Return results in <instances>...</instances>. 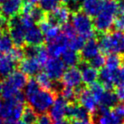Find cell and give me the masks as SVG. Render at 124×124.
I'll return each instance as SVG.
<instances>
[{
	"instance_id": "30bf717a",
	"label": "cell",
	"mask_w": 124,
	"mask_h": 124,
	"mask_svg": "<svg viewBox=\"0 0 124 124\" xmlns=\"http://www.w3.org/2000/svg\"><path fill=\"white\" fill-rule=\"evenodd\" d=\"M67 48H69V38L61 33L54 41L48 43L46 49L51 57H60Z\"/></svg>"
},
{
	"instance_id": "8992f818",
	"label": "cell",
	"mask_w": 124,
	"mask_h": 124,
	"mask_svg": "<svg viewBox=\"0 0 124 124\" xmlns=\"http://www.w3.org/2000/svg\"><path fill=\"white\" fill-rule=\"evenodd\" d=\"M23 101H20L16 98H12L2 104L0 110V117L4 119L8 124H16L20 121L23 115L24 106Z\"/></svg>"
},
{
	"instance_id": "3957f363",
	"label": "cell",
	"mask_w": 124,
	"mask_h": 124,
	"mask_svg": "<svg viewBox=\"0 0 124 124\" xmlns=\"http://www.w3.org/2000/svg\"><path fill=\"white\" fill-rule=\"evenodd\" d=\"M27 78L22 71H14L2 83V93L5 100L14 98L21 90L24 89L27 83Z\"/></svg>"
},
{
	"instance_id": "91938a15",
	"label": "cell",
	"mask_w": 124,
	"mask_h": 124,
	"mask_svg": "<svg viewBox=\"0 0 124 124\" xmlns=\"http://www.w3.org/2000/svg\"><path fill=\"white\" fill-rule=\"evenodd\" d=\"M2 102H1V101H0V110H1V108H2Z\"/></svg>"
},
{
	"instance_id": "e7e4bbea",
	"label": "cell",
	"mask_w": 124,
	"mask_h": 124,
	"mask_svg": "<svg viewBox=\"0 0 124 124\" xmlns=\"http://www.w3.org/2000/svg\"><path fill=\"white\" fill-rule=\"evenodd\" d=\"M104 1H105V0H104Z\"/></svg>"
},
{
	"instance_id": "2e32d148",
	"label": "cell",
	"mask_w": 124,
	"mask_h": 124,
	"mask_svg": "<svg viewBox=\"0 0 124 124\" xmlns=\"http://www.w3.org/2000/svg\"><path fill=\"white\" fill-rule=\"evenodd\" d=\"M42 64L35 57H25L20 61V70L25 75H37L41 71Z\"/></svg>"
},
{
	"instance_id": "d590c367",
	"label": "cell",
	"mask_w": 124,
	"mask_h": 124,
	"mask_svg": "<svg viewBox=\"0 0 124 124\" xmlns=\"http://www.w3.org/2000/svg\"><path fill=\"white\" fill-rule=\"evenodd\" d=\"M29 16L35 21V23H40L41 21H43L45 18V11L40 7H36V6H34L33 9L29 13Z\"/></svg>"
},
{
	"instance_id": "74e56055",
	"label": "cell",
	"mask_w": 124,
	"mask_h": 124,
	"mask_svg": "<svg viewBox=\"0 0 124 124\" xmlns=\"http://www.w3.org/2000/svg\"><path fill=\"white\" fill-rule=\"evenodd\" d=\"M114 82L117 87L124 86V64H121L114 72Z\"/></svg>"
},
{
	"instance_id": "be15d7a7",
	"label": "cell",
	"mask_w": 124,
	"mask_h": 124,
	"mask_svg": "<svg viewBox=\"0 0 124 124\" xmlns=\"http://www.w3.org/2000/svg\"><path fill=\"white\" fill-rule=\"evenodd\" d=\"M24 1H29V0H24Z\"/></svg>"
},
{
	"instance_id": "5b68a950",
	"label": "cell",
	"mask_w": 124,
	"mask_h": 124,
	"mask_svg": "<svg viewBox=\"0 0 124 124\" xmlns=\"http://www.w3.org/2000/svg\"><path fill=\"white\" fill-rule=\"evenodd\" d=\"M29 106L37 113H45L51 108L55 100L54 93L52 91L39 89L30 96L26 97Z\"/></svg>"
},
{
	"instance_id": "680465c9",
	"label": "cell",
	"mask_w": 124,
	"mask_h": 124,
	"mask_svg": "<svg viewBox=\"0 0 124 124\" xmlns=\"http://www.w3.org/2000/svg\"><path fill=\"white\" fill-rule=\"evenodd\" d=\"M1 93H2V83H0V95H1Z\"/></svg>"
},
{
	"instance_id": "4316f807",
	"label": "cell",
	"mask_w": 124,
	"mask_h": 124,
	"mask_svg": "<svg viewBox=\"0 0 124 124\" xmlns=\"http://www.w3.org/2000/svg\"><path fill=\"white\" fill-rule=\"evenodd\" d=\"M36 76H37L36 77V82L38 83L39 86L43 88L44 90L54 92L55 84L54 81H53L45 72H39Z\"/></svg>"
},
{
	"instance_id": "7dc6e473",
	"label": "cell",
	"mask_w": 124,
	"mask_h": 124,
	"mask_svg": "<svg viewBox=\"0 0 124 124\" xmlns=\"http://www.w3.org/2000/svg\"><path fill=\"white\" fill-rule=\"evenodd\" d=\"M116 95L119 101L124 102V86H119L116 90Z\"/></svg>"
},
{
	"instance_id": "cb8c5ba5",
	"label": "cell",
	"mask_w": 124,
	"mask_h": 124,
	"mask_svg": "<svg viewBox=\"0 0 124 124\" xmlns=\"http://www.w3.org/2000/svg\"><path fill=\"white\" fill-rule=\"evenodd\" d=\"M114 72L109 70L108 68H101V72H99L98 78L100 80V83L102 84V86L107 90H111L115 85L114 82Z\"/></svg>"
},
{
	"instance_id": "9f6ffc18",
	"label": "cell",
	"mask_w": 124,
	"mask_h": 124,
	"mask_svg": "<svg viewBox=\"0 0 124 124\" xmlns=\"http://www.w3.org/2000/svg\"><path fill=\"white\" fill-rule=\"evenodd\" d=\"M59 1H61V2H62V3L64 4H68L70 2V0H59Z\"/></svg>"
},
{
	"instance_id": "ab89813d",
	"label": "cell",
	"mask_w": 124,
	"mask_h": 124,
	"mask_svg": "<svg viewBox=\"0 0 124 124\" xmlns=\"http://www.w3.org/2000/svg\"><path fill=\"white\" fill-rule=\"evenodd\" d=\"M8 54L10 55L11 57L14 59L15 61H16V62L22 61L24 58V49H22L21 47H17V46L16 47H13L12 50L8 53Z\"/></svg>"
},
{
	"instance_id": "c3c4849f",
	"label": "cell",
	"mask_w": 124,
	"mask_h": 124,
	"mask_svg": "<svg viewBox=\"0 0 124 124\" xmlns=\"http://www.w3.org/2000/svg\"><path fill=\"white\" fill-rule=\"evenodd\" d=\"M7 25H8V20H7V18L6 16H4L3 15H1L0 16V27L4 30L6 27H7Z\"/></svg>"
},
{
	"instance_id": "e575fe53",
	"label": "cell",
	"mask_w": 124,
	"mask_h": 124,
	"mask_svg": "<svg viewBox=\"0 0 124 124\" xmlns=\"http://www.w3.org/2000/svg\"><path fill=\"white\" fill-rule=\"evenodd\" d=\"M39 7L45 12H52L59 7V0H39Z\"/></svg>"
},
{
	"instance_id": "ba28073f",
	"label": "cell",
	"mask_w": 124,
	"mask_h": 124,
	"mask_svg": "<svg viewBox=\"0 0 124 124\" xmlns=\"http://www.w3.org/2000/svg\"><path fill=\"white\" fill-rule=\"evenodd\" d=\"M65 64L59 57H51L45 63V72L54 82L62 79L65 72Z\"/></svg>"
},
{
	"instance_id": "f546056e",
	"label": "cell",
	"mask_w": 124,
	"mask_h": 124,
	"mask_svg": "<svg viewBox=\"0 0 124 124\" xmlns=\"http://www.w3.org/2000/svg\"><path fill=\"white\" fill-rule=\"evenodd\" d=\"M37 112L34 110L30 106L25 107L22 115V121H25L28 124H35L37 121Z\"/></svg>"
},
{
	"instance_id": "681fc988",
	"label": "cell",
	"mask_w": 124,
	"mask_h": 124,
	"mask_svg": "<svg viewBox=\"0 0 124 124\" xmlns=\"http://www.w3.org/2000/svg\"><path fill=\"white\" fill-rule=\"evenodd\" d=\"M53 124H72L70 122L69 120H65V119H62V120H59V121H56Z\"/></svg>"
},
{
	"instance_id": "ffe728a7",
	"label": "cell",
	"mask_w": 124,
	"mask_h": 124,
	"mask_svg": "<svg viewBox=\"0 0 124 124\" xmlns=\"http://www.w3.org/2000/svg\"><path fill=\"white\" fill-rule=\"evenodd\" d=\"M16 62L8 54L0 55V78H7L16 69Z\"/></svg>"
},
{
	"instance_id": "836d02e7",
	"label": "cell",
	"mask_w": 124,
	"mask_h": 124,
	"mask_svg": "<svg viewBox=\"0 0 124 124\" xmlns=\"http://www.w3.org/2000/svg\"><path fill=\"white\" fill-rule=\"evenodd\" d=\"M89 89H90V91H91V93H93V95L96 98L97 101H98V102H99L101 96L103 95L104 92H105V88L102 86L101 83L95 82V83H92V84L90 85Z\"/></svg>"
},
{
	"instance_id": "52a82bcc",
	"label": "cell",
	"mask_w": 124,
	"mask_h": 124,
	"mask_svg": "<svg viewBox=\"0 0 124 124\" xmlns=\"http://www.w3.org/2000/svg\"><path fill=\"white\" fill-rule=\"evenodd\" d=\"M7 28L9 30V35L12 38L16 46L21 47L25 43L24 37L26 31V28L24 27V25L21 21V16H16L11 17L8 20Z\"/></svg>"
},
{
	"instance_id": "9a60e30c",
	"label": "cell",
	"mask_w": 124,
	"mask_h": 124,
	"mask_svg": "<svg viewBox=\"0 0 124 124\" xmlns=\"http://www.w3.org/2000/svg\"><path fill=\"white\" fill-rule=\"evenodd\" d=\"M66 116L69 120H72V121H90L91 120L89 111H87L83 106L76 103L68 104Z\"/></svg>"
},
{
	"instance_id": "e0dca14e",
	"label": "cell",
	"mask_w": 124,
	"mask_h": 124,
	"mask_svg": "<svg viewBox=\"0 0 124 124\" xmlns=\"http://www.w3.org/2000/svg\"><path fill=\"white\" fill-rule=\"evenodd\" d=\"M100 51L101 49L99 46V43L96 39L94 38L88 39V41L85 42L83 49L81 50V58L83 60V62L90 61L91 59L99 54Z\"/></svg>"
},
{
	"instance_id": "484cf974",
	"label": "cell",
	"mask_w": 124,
	"mask_h": 124,
	"mask_svg": "<svg viewBox=\"0 0 124 124\" xmlns=\"http://www.w3.org/2000/svg\"><path fill=\"white\" fill-rule=\"evenodd\" d=\"M118 101L119 100H118L116 93L111 92L110 90H107V91L104 92L103 95L101 98L99 104H100L101 106H103L108 108V109H110V108H113L118 103Z\"/></svg>"
},
{
	"instance_id": "5bb4252c",
	"label": "cell",
	"mask_w": 124,
	"mask_h": 124,
	"mask_svg": "<svg viewBox=\"0 0 124 124\" xmlns=\"http://www.w3.org/2000/svg\"><path fill=\"white\" fill-rule=\"evenodd\" d=\"M68 101L63 99L62 96L55 98L54 101L51 108L49 109V115L52 118L53 121H59L64 119L66 116L67 107H68Z\"/></svg>"
},
{
	"instance_id": "d4e9b609",
	"label": "cell",
	"mask_w": 124,
	"mask_h": 124,
	"mask_svg": "<svg viewBox=\"0 0 124 124\" xmlns=\"http://www.w3.org/2000/svg\"><path fill=\"white\" fill-rule=\"evenodd\" d=\"M61 56H62V61L63 62V63L68 67H76V65H78L81 62V58H80L81 56L76 51L71 48L66 49Z\"/></svg>"
},
{
	"instance_id": "f907efd6",
	"label": "cell",
	"mask_w": 124,
	"mask_h": 124,
	"mask_svg": "<svg viewBox=\"0 0 124 124\" xmlns=\"http://www.w3.org/2000/svg\"><path fill=\"white\" fill-rule=\"evenodd\" d=\"M72 124H92L91 121H72Z\"/></svg>"
},
{
	"instance_id": "6da1fadb",
	"label": "cell",
	"mask_w": 124,
	"mask_h": 124,
	"mask_svg": "<svg viewBox=\"0 0 124 124\" xmlns=\"http://www.w3.org/2000/svg\"><path fill=\"white\" fill-rule=\"evenodd\" d=\"M119 13V5L115 0H105L99 14L94 16V28L99 33H107L113 26L114 20Z\"/></svg>"
},
{
	"instance_id": "8fae6325",
	"label": "cell",
	"mask_w": 124,
	"mask_h": 124,
	"mask_svg": "<svg viewBox=\"0 0 124 124\" xmlns=\"http://www.w3.org/2000/svg\"><path fill=\"white\" fill-rule=\"evenodd\" d=\"M94 116L93 124H121V120L106 107L99 106Z\"/></svg>"
},
{
	"instance_id": "d6986e66",
	"label": "cell",
	"mask_w": 124,
	"mask_h": 124,
	"mask_svg": "<svg viewBox=\"0 0 124 124\" xmlns=\"http://www.w3.org/2000/svg\"><path fill=\"white\" fill-rule=\"evenodd\" d=\"M45 41V36L39 26L35 24L26 28L24 42L29 45H41Z\"/></svg>"
},
{
	"instance_id": "4dcf8cb0",
	"label": "cell",
	"mask_w": 124,
	"mask_h": 124,
	"mask_svg": "<svg viewBox=\"0 0 124 124\" xmlns=\"http://www.w3.org/2000/svg\"><path fill=\"white\" fill-rule=\"evenodd\" d=\"M84 44H85V39L77 34L74 36L69 38V48L74 50L76 52L81 51Z\"/></svg>"
},
{
	"instance_id": "f5cc1de1",
	"label": "cell",
	"mask_w": 124,
	"mask_h": 124,
	"mask_svg": "<svg viewBox=\"0 0 124 124\" xmlns=\"http://www.w3.org/2000/svg\"><path fill=\"white\" fill-rule=\"evenodd\" d=\"M0 124H8V123H7V121H5L4 119H2V118L0 117Z\"/></svg>"
},
{
	"instance_id": "f35d334b",
	"label": "cell",
	"mask_w": 124,
	"mask_h": 124,
	"mask_svg": "<svg viewBox=\"0 0 124 124\" xmlns=\"http://www.w3.org/2000/svg\"><path fill=\"white\" fill-rule=\"evenodd\" d=\"M113 26L117 31L124 32V11H119L114 20Z\"/></svg>"
},
{
	"instance_id": "7402d4cb",
	"label": "cell",
	"mask_w": 124,
	"mask_h": 124,
	"mask_svg": "<svg viewBox=\"0 0 124 124\" xmlns=\"http://www.w3.org/2000/svg\"><path fill=\"white\" fill-rule=\"evenodd\" d=\"M80 63H81V62H80ZM80 71H81L83 82L85 83V84L91 85L92 83H95L96 80L98 79V76H99L98 70L92 67L90 64H87L86 62H83L81 63Z\"/></svg>"
},
{
	"instance_id": "6125c7cd",
	"label": "cell",
	"mask_w": 124,
	"mask_h": 124,
	"mask_svg": "<svg viewBox=\"0 0 124 124\" xmlns=\"http://www.w3.org/2000/svg\"><path fill=\"white\" fill-rule=\"evenodd\" d=\"M5 1H6V0H0V3H4Z\"/></svg>"
},
{
	"instance_id": "8d00e7d4",
	"label": "cell",
	"mask_w": 124,
	"mask_h": 124,
	"mask_svg": "<svg viewBox=\"0 0 124 124\" xmlns=\"http://www.w3.org/2000/svg\"><path fill=\"white\" fill-rule=\"evenodd\" d=\"M105 60H106V58L104 57V55L101 54H99L95 57H93V59L90 60L89 64L92 67L95 68L96 70L101 69L105 65Z\"/></svg>"
},
{
	"instance_id": "7a4b0ae2",
	"label": "cell",
	"mask_w": 124,
	"mask_h": 124,
	"mask_svg": "<svg viewBox=\"0 0 124 124\" xmlns=\"http://www.w3.org/2000/svg\"><path fill=\"white\" fill-rule=\"evenodd\" d=\"M101 51L104 54H120L124 53V33L115 30L101 35L99 40Z\"/></svg>"
},
{
	"instance_id": "7c38bea8",
	"label": "cell",
	"mask_w": 124,
	"mask_h": 124,
	"mask_svg": "<svg viewBox=\"0 0 124 124\" xmlns=\"http://www.w3.org/2000/svg\"><path fill=\"white\" fill-rule=\"evenodd\" d=\"M83 79L80 69L76 67H69V69L65 70L62 77V84L63 86L77 89L81 87Z\"/></svg>"
},
{
	"instance_id": "bcb514c9",
	"label": "cell",
	"mask_w": 124,
	"mask_h": 124,
	"mask_svg": "<svg viewBox=\"0 0 124 124\" xmlns=\"http://www.w3.org/2000/svg\"><path fill=\"white\" fill-rule=\"evenodd\" d=\"M35 124H53V120L49 114H46L45 112L40 113V115H38Z\"/></svg>"
},
{
	"instance_id": "d6a6232c",
	"label": "cell",
	"mask_w": 124,
	"mask_h": 124,
	"mask_svg": "<svg viewBox=\"0 0 124 124\" xmlns=\"http://www.w3.org/2000/svg\"><path fill=\"white\" fill-rule=\"evenodd\" d=\"M24 95H25V99L26 97L30 96L32 94H34L36 93L38 90L40 89V86L38 83L36 82V80L35 79H30L27 81V83L24 86Z\"/></svg>"
},
{
	"instance_id": "603a6c76",
	"label": "cell",
	"mask_w": 124,
	"mask_h": 124,
	"mask_svg": "<svg viewBox=\"0 0 124 124\" xmlns=\"http://www.w3.org/2000/svg\"><path fill=\"white\" fill-rule=\"evenodd\" d=\"M103 1L101 0H83L82 8L83 12L90 16H95L102 8Z\"/></svg>"
},
{
	"instance_id": "60d3db41",
	"label": "cell",
	"mask_w": 124,
	"mask_h": 124,
	"mask_svg": "<svg viewBox=\"0 0 124 124\" xmlns=\"http://www.w3.org/2000/svg\"><path fill=\"white\" fill-rule=\"evenodd\" d=\"M48 57H49V54H48V52H47V49L45 48V47H44V46L40 45L35 58L37 59L38 62L43 65V64H45V62H47V60L49 59Z\"/></svg>"
},
{
	"instance_id": "11a10c76",
	"label": "cell",
	"mask_w": 124,
	"mask_h": 124,
	"mask_svg": "<svg viewBox=\"0 0 124 124\" xmlns=\"http://www.w3.org/2000/svg\"><path fill=\"white\" fill-rule=\"evenodd\" d=\"M16 124H28V123H26V122L24 121H17Z\"/></svg>"
},
{
	"instance_id": "277c9868",
	"label": "cell",
	"mask_w": 124,
	"mask_h": 124,
	"mask_svg": "<svg viewBox=\"0 0 124 124\" xmlns=\"http://www.w3.org/2000/svg\"><path fill=\"white\" fill-rule=\"evenodd\" d=\"M71 21V24L77 35L83 36L84 39L94 38L95 28L90 16L85 14L83 11H77L72 14Z\"/></svg>"
},
{
	"instance_id": "4fadbf2b",
	"label": "cell",
	"mask_w": 124,
	"mask_h": 124,
	"mask_svg": "<svg viewBox=\"0 0 124 124\" xmlns=\"http://www.w3.org/2000/svg\"><path fill=\"white\" fill-rule=\"evenodd\" d=\"M70 13L71 11L66 6H60L52 12H49V14L45 16V19L55 25H62L68 22L70 18Z\"/></svg>"
},
{
	"instance_id": "f6af8a7d",
	"label": "cell",
	"mask_w": 124,
	"mask_h": 124,
	"mask_svg": "<svg viewBox=\"0 0 124 124\" xmlns=\"http://www.w3.org/2000/svg\"><path fill=\"white\" fill-rule=\"evenodd\" d=\"M62 33L63 35H65L68 38H71L76 35V32L74 31L72 24H67V23L62 25Z\"/></svg>"
},
{
	"instance_id": "ac0fdd59",
	"label": "cell",
	"mask_w": 124,
	"mask_h": 124,
	"mask_svg": "<svg viewBox=\"0 0 124 124\" xmlns=\"http://www.w3.org/2000/svg\"><path fill=\"white\" fill-rule=\"evenodd\" d=\"M22 7L23 0H6L1 6L2 15L7 18L16 16L22 11Z\"/></svg>"
},
{
	"instance_id": "db71d44e",
	"label": "cell",
	"mask_w": 124,
	"mask_h": 124,
	"mask_svg": "<svg viewBox=\"0 0 124 124\" xmlns=\"http://www.w3.org/2000/svg\"><path fill=\"white\" fill-rule=\"evenodd\" d=\"M4 35V31H3V29L0 27V40H1V38H2V36H3Z\"/></svg>"
},
{
	"instance_id": "9c48e42d",
	"label": "cell",
	"mask_w": 124,
	"mask_h": 124,
	"mask_svg": "<svg viewBox=\"0 0 124 124\" xmlns=\"http://www.w3.org/2000/svg\"><path fill=\"white\" fill-rule=\"evenodd\" d=\"M76 92H77V99L79 101L80 105L83 106L90 113H95V111L99 107V102L96 98L93 95V93H91L90 89L77 88Z\"/></svg>"
},
{
	"instance_id": "44dd1931",
	"label": "cell",
	"mask_w": 124,
	"mask_h": 124,
	"mask_svg": "<svg viewBox=\"0 0 124 124\" xmlns=\"http://www.w3.org/2000/svg\"><path fill=\"white\" fill-rule=\"evenodd\" d=\"M39 28L41 29L42 33L44 34L45 39L48 43L54 41L55 38L61 34V29L59 28L58 25H55V24L50 23L45 18L39 23Z\"/></svg>"
},
{
	"instance_id": "b9f144b4",
	"label": "cell",
	"mask_w": 124,
	"mask_h": 124,
	"mask_svg": "<svg viewBox=\"0 0 124 124\" xmlns=\"http://www.w3.org/2000/svg\"><path fill=\"white\" fill-rule=\"evenodd\" d=\"M39 47H40V45H27L24 48V56H26V57H35V56H36L38 53V50H39Z\"/></svg>"
},
{
	"instance_id": "1f68e13d",
	"label": "cell",
	"mask_w": 124,
	"mask_h": 124,
	"mask_svg": "<svg viewBox=\"0 0 124 124\" xmlns=\"http://www.w3.org/2000/svg\"><path fill=\"white\" fill-rule=\"evenodd\" d=\"M60 93H61V96L63 99H65L68 102H72V101H74L77 99L76 89H73V88H71V87L63 86Z\"/></svg>"
},
{
	"instance_id": "6f0895ef",
	"label": "cell",
	"mask_w": 124,
	"mask_h": 124,
	"mask_svg": "<svg viewBox=\"0 0 124 124\" xmlns=\"http://www.w3.org/2000/svg\"><path fill=\"white\" fill-rule=\"evenodd\" d=\"M29 1H31L32 3H36V2H39V0H29Z\"/></svg>"
},
{
	"instance_id": "83f0119b",
	"label": "cell",
	"mask_w": 124,
	"mask_h": 124,
	"mask_svg": "<svg viewBox=\"0 0 124 124\" xmlns=\"http://www.w3.org/2000/svg\"><path fill=\"white\" fill-rule=\"evenodd\" d=\"M105 65L109 70L116 71L121 65V58L119 56V54H110L105 60Z\"/></svg>"
},
{
	"instance_id": "94428289",
	"label": "cell",
	"mask_w": 124,
	"mask_h": 124,
	"mask_svg": "<svg viewBox=\"0 0 124 124\" xmlns=\"http://www.w3.org/2000/svg\"><path fill=\"white\" fill-rule=\"evenodd\" d=\"M2 15V9H1V6H0V16Z\"/></svg>"
},
{
	"instance_id": "816d5d0a",
	"label": "cell",
	"mask_w": 124,
	"mask_h": 124,
	"mask_svg": "<svg viewBox=\"0 0 124 124\" xmlns=\"http://www.w3.org/2000/svg\"><path fill=\"white\" fill-rule=\"evenodd\" d=\"M118 5H119V11L123 12L124 11V0H120V1L118 2Z\"/></svg>"
},
{
	"instance_id": "7bdbcfd3",
	"label": "cell",
	"mask_w": 124,
	"mask_h": 124,
	"mask_svg": "<svg viewBox=\"0 0 124 124\" xmlns=\"http://www.w3.org/2000/svg\"><path fill=\"white\" fill-rule=\"evenodd\" d=\"M83 0H70V2L67 5V7L69 8V10L72 13L80 11V8L82 7Z\"/></svg>"
},
{
	"instance_id": "ee69618b",
	"label": "cell",
	"mask_w": 124,
	"mask_h": 124,
	"mask_svg": "<svg viewBox=\"0 0 124 124\" xmlns=\"http://www.w3.org/2000/svg\"><path fill=\"white\" fill-rule=\"evenodd\" d=\"M112 112H113L121 121L124 120V102H121V103L116 104V105L113 107Z\"/></svg>"
},
{
	"instance_id": "f1b7e54d",
	"label": "cell",
	"mask_w": 124,
	"mask_h": 124,
	"mask_svg": "<svg viewBox=\"0 0 124 124\" xmlns=\"http://www.w3.org/2000/svg\"><path fill=\"white\" fill-rule=\"evenodd\" d=\"M13 47H14V42L10 37L9 34H7V33L4 34L0 40V53L8 54Z\"/></svg>"
}]
</instances>
